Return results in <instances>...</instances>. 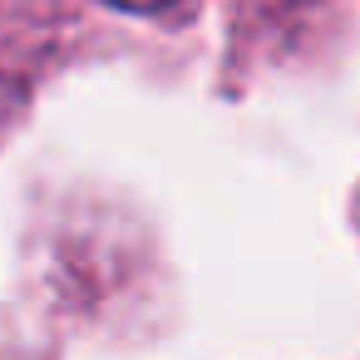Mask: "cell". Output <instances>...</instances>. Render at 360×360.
Returning <instances> with one entry per match:
<instances>
[{
	"instance_id": "cell-1",
	"label": "cell",
	"mask_w": 360,
	"mask_h": 360,
	"mask_svg": "<svg viewBox=\"0 0 360 360\" xmlns=\"http://www.w3.org/2000/svg\"><path fill=\"white\" fill-rule=\"evenodd\" d=\"M109 6H119V11H139V15H158V11L178 6V0H109Z\"/></svg>"
}]
</instances>
